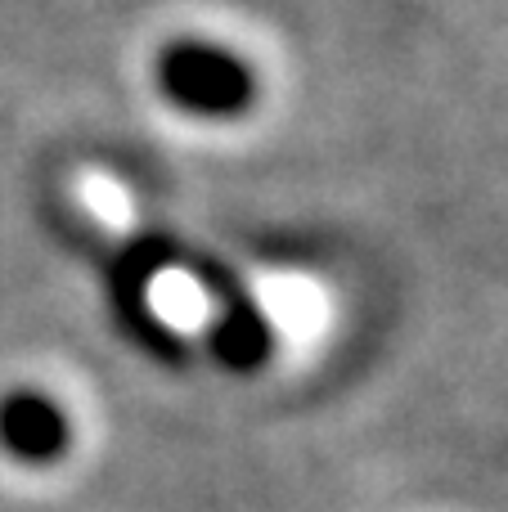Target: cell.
<instances>
[{
	"label": "cell",
	"mask_w": 508,
	"mask_h": 512,
	"mask_svg": "<svg viewBox=\"0 0 508 512\" xmlns=\"http://www.w3.org/2000/svg\"><path fill=\"white\" fill-rule=\"evenodd\" d=\"M144 301L167 328H198L207 319V292L198 288V279H189L176 265L149 261L144 270Z\"/></svg>",
	"instance_id": "3957f363"
},
{
	"label": "cell",
	"mask_w": 508,
	"mask_h": 512,
	"mask_svg": "<svg viewBox=\"0 0 508 512\" xmlns=\"http://www.w3.org/2000/svg\"><path fill=\"white\" fill-rule=\"evenodd\" d=\"M261 315L275 319L279 328H288V333H315V324H320L324 306H320V292L311 288V283L302 279H270L266 288H261Z\"/></svg>",
	"instance_id": "277c9868"
},
{
	"label": "cell",
	"mask_w": 508,
	"mask_h": 512,
	"mask_svg": "<svg viewBox=\"0 0 508 512\" xmlns=\"http://www.w3.org/2000/svg\"><path fill=\"white\" fill-rule=\"evenodd\" d=\"M68 418L45 391H9L0 396V450L18 463H54L68 450Z\"/></svg>",
	"instance_id": "7a4b0ae2"
},
{
	"label": "cell",
	"mask_w": 508,
	"mask_h": 512,
	"mask_svg": "<svg viewBox=\"0 0 508 512\" xmlns=\"http://www.w3.org/2000/svg\"><path fill=\"white\" fill-rule=\"evenodd\" d=\"M158 90L180 108L198 117H234L252 104L257 77L252 68L212 41H176L158 59Z\"/></svg>",
	"instance_id": "6da1fadb"
},
{
	"label": "cell",
	"mask_w": 508,
	"mask_h": 512,
	"mask_svg": "<svg viewBox=\"0 0 508 512\" xmlns=\"http://www.w3.org/2000/svg\"><path fill=\"white\" fill-rule=\"evenodd\" d=\"M216 346H221V355L225 360H234V364H257L261 355H266V346H270V319L261 315V310H252V306L230 310V319L221 324Z\"/></svg>",
	"instance_id": "5b68a950"
}]
</instances>
